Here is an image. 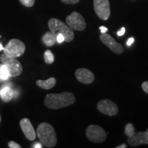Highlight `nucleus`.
<instances>
[{
    "label": "nucleus",
    "instance_id": "1",
    "mask_svg": "<svg viewBox=\"0 0 148 148\" xmlns=\"http://www.w3.org/2000/svg\"><path fill=\"white\" fill-rule=\"evenodd\" d=\"M75 101V97L72 92H63L47 94L44 99V104L48 108L57 110L72 105Z\"/></svg>",
    "mask_w": 148,
    "mask_h": 148
},
{
    "label": "nucleus",
    "instance_id": "2",
    "mask_svg": "<svg viewBox=\"0 0 148 148\" xmlns=\"http://www.w3.org/2000/svg\"><path fill=\"white\" fill-rule=\"evenodd\" d=\"M40 142L46 147L52 148L56 145L57 136L55 130L52 125L46 122H42L38 125L36 130Z\"/></svg>",
    "mask_w": 148,
    "mask_h": 148
},
{
    "label": "nucleus",
    "instance_id": "3",
    "mask_svg": "<svg viewBox=\"0 0 148 148\" xmlns=\"http://www.w3.org/2000/svg\"><path fill=\"white\" fill-rule=\"evenodd\" d=\"M48 27L49 30L55 36L59 34H62L64 37V41L71 42L74 38L73 30L66 23L56 18H51L48 21Z\"/></svg>",
    "mask_w": 148,
    "mask_h": 148
},
{
    "label": "nucleus",
    "instance_id": "4",
    "mask_svg": "<svg viewBox=\"0 0 148 148\" xmlns=\"http://www.w3.org/2000/svg\"><path fill=\"white\" fill-rule=\"evenodd\" d=\"M3 53L11 58L21 56L25 51V45L21 40L13 38L10 40L8 45L3 47Z\"/></svg>",
    "mask_w": 148,
    "mask_h": 148
},
{
    "label": "nucleus",
    "instance_id": "5",
    "mask_svg": "<svg viewBox=\"0 0 148 148\" xmlns=\"http://www.w3.org/2000/svg\"><path fill=\"white\" fill-rule=\"evenodd\" d=\"M0 61L6 66L10 77L18 76L23 72L21 64L15 58H11L3 53L0 56Z\"/></svg>",
    "mask_w": 148,
    "mask_h": 148
},
{
    "label": "nucleus",
    "instance_id": "6",
    "mask_svg": "<svg viewBox=\"0 0 148 148\" xmlns=\"http://www.w3.org/2000/svg\"><path fill=\"white\" fill-rule=\"evenodd\" d=\"M86 137L95 143H103L106 139V133L102 127L97 125H90L86 130Z\"/></svg>",
    "mask_w": 148,
    "mask_h": 148
},
{
    "label": "nucleus",
    "instance_id": "7",
    "mask_svg": "<svg viewBox=\"0 0 148 148\" xmlns=\"http://www.w3.org/2000/svg\"><path fill=\"white\" fill-rule=\"evenodd\" d=\"M66 23L73 30L82 31L86 27V23L84 17L82 14L75 11L66 18Z\"/></svg>",
    "mask_w": 148,
    "mask_h": 148
},
{
    "label": "nucleus",
    "instance_id": "8",
    "mask_svg": "<svg viewBox=\"0 0 148 148\" xmlns=\"http://www.w3.org/2000/svg\"><path fill=\"white\" fill-rule=\"evenodd\" d=\"M93 7L95 13L101 20L106 21L110 15L109 0H94Z\"/></svg>",
    "mask_w": 148,
    "mask_h": 148
},
{
    "label": "nucleus",
    "instance_id": "9",
    "mask_svg": "<svg viewBox=\"0 0 148 148\" xmlns=\"http://www.w3.org/2000/svg\"><path fill=\"white\" fill-rule=\"evenodd\" d=\"M97 108L102 114L110 116L116 115L119 112L116 103L109 99H102L99 101L97 104Z\"/></svg>",
    "mask_w": 148,
    "mask_h": 148
},
{
    "label": "nucleus",
    "instance_id": "10",
    "mask_svg": "<svg viewBox=\"0 0 148 148\" xmlns=\"http://www.w3.org/2000/svg\"><path fill=\"white\" fill-rule=\"evenodd\" d=\"M99 38H100L101 42L116 54H121L124 51L121 44L116 42L113 38V37L111 36L110 34L103 33V34H101Z\"/></svg>",
    "mask_w": 148,
    "mask_h": 148
},
{
    "label": "nucleus",
    "instance_id": "11",
    "mask_svg": "<svg viewBox=\"0 0 148 148\" xmlns=\"http://www.w3.org/2000/svg\"><path fill=\"white\" fill-rule=\"evenodd\" d=\"M75 75L79 82L84 84H89L95 79V75L91 71L86 68H79L75 71Z\"/></svg>",
    "mask_w": 148,
    "mask_h": 148
},
{
    "label": "nucleus",
    "instance_id": "12",
    "mask_svg": "<svg viewBox=\"0 0 148 148\" xmlns=\"http://www.w3.org/2000/svg\"><path fill=\"white\" fill-rule=\"evenodd\" d=\"M19 125L27 140H35L36 136V132H35L34 127H33L32 123L29 119H27V118L22 119L19 122Z\"/></svg>",
    "mask_w": 148,
    "mask_h": 148
},
{
    "label": "nucleus",
    "instance_id": "13",
    "mask_svg": "<svg viewBox=\"0 0 148 148\" xmlns=\"http://www.w3.org/2000/svg\"><path fill=\"white\" fill-rule=\"evenodd\" d=\"M127 142L132 147H137L142 144H148V132L147 131L134 132L132 136L127 138Z\"/></svg>",
    "mask_w": 148,
    "mask_h": 148
},
{
    "label": "nucleus",
    "instance_id": "14",
    "mask_svg": "<svg viewBox=\"0 0 148 148\" xmlns=\"http://www.w3.org/2000/svg\"><path fill=\"white\" fill-rule=\"evenodd\" d=\"M36 84L38 87L43 88V89H51L56 84V79L55 77H50V78L46 79V80H41L38 79L36 81Z\"/></svg>",
    "mask_w": 148,
    "mask_h": 148
},
{
    "label": "nucleus",
    "instance_id": "15",
    "mask_svg": "<svg viewBox=\"0 0 148 148\" xmlns=\"http://www.w3.org/2000/svg\"><path fill=\"white\" fill-rule=\"evenodd\" d=\"M0 97L4 102H9L14 97V92L9 86H4L0 90Z\"/></svg>",
    "mask_w": 148,
    "mask_h": 148
},
{
    "label": "nucleus",
    "instance_id": "16",
    "mask_svg": "<svg viewBox=\"0 0 148 148\" xmlns=\"http://www.w3.org/2000/svg\"><path fill=\"white\" fill-rule=\"evenodd\" d=\"M42 41L46 46L51 47V46L55 45V43L56 42V36H55L52 32H47L42 36Z\"/></svg>",
    "mask_w": 148,
    "mask_h": 148
},
{
    "label": "nucleus",
    "instance_id": "17",
    "mask_svg": "<svg viewBox=\"0 0 148 148\" xmlns=\"http://www.w3.org/2000/svg\"><path fill=\"white\" fill-rule=\"evenodd\" d=\"M10 77L8 69L3 64H0V77L2 80H6Z\"/></svg>",
    "mask_w": 148,
    "mask_h": 148
},
{
    "label": "nucleus",
    "instance_id": "18",
    "mask_svg": "<svg viewBox=\"0 0 148 148\" xmlns=\"http://www.w3.org/2000/svg\"><path fill=\"white\" fill-rule=\"evenodd\" d=\"M44 60L47 64H52L54 62V56L50 50H46L45 51Z\"/></svg>",
    "mask_w": 148,
    "mask_h": 148
},
{
    "label": "nucleus",
    "instance_id": "19",
    "mask_svg": "<svg viewBox=\"0 0 148 148\" xmlns=\"http://www.w3.org/2000/svg\"><path fill=\"white\" fill-rule=\"evenodd\" d=\"M135 132L134 131V127L132 123H129L125 125V134H126L127 137H130L131 136H132Z\"/></svg>",
    "mask_w": 148,
    "mask_h": 148
},
{
    "label": "nucleus",
    "instance_id": "20",
    "mask_svg": "<svg viewBox=\"0 0 148 148\" xmlns=\"http://www.w3.org/2000/svg\"><path fill=\"white\" fill-rule=\"evenodd\" d=\"M20 3L25 7H32L34 5L35 3V0H19Z\"/></svg>",
    "mask_w": 148,
    "mask_h": 148
},
{
    "label": "nucleus",
    "instance_id": "21",
    "mask_svg": "<svg viewBox=\"0 0 148 148\" xmlns=\"http://www.w3.org/2000/svg\"><path fill=\"white\" fill-rule=\"evenodd\" d=\"M8 147L10 148H21V146L19 144L16 143V142L13 141V140H10L8 143Z\"/></svg>",
    "mask_w": 148,
    "mask_h": 148
},
{
    "label": "nucleus",
    "instance_id": "22",
    "mask_svg": "<svg viewBox=\"0 0 148 148\" xmlns=\"http://www.w3.org/2000/svg\"><path fill=\"white\" fill-rule=\"evenodd\" d=\"M62 3L66 4H75L79 1V0H60Z\"/></svg>",
    "mask_w": 148,
    "mask_h": 148
},
{
    "label": "nucleus",
    "instance_id": "23",
    "mask_svg": "<svg viewBox=\"0 0 148 148\" xmlns=\"http://www.w3.org/2000/svg\"><path fill=\"white\" fill-rule=\"evenodd\" d=\"M56 40L58 43H62L64 41V37L62 34H59L56 36Z\"/></svg>",
    "mask_w": 148,
    "mask_h": 148
},
{
    "label": "nucleus",
    "instance_id": "24",
    "mask_svg": "<svg viewBox=\"0 0 148 148\" xmlns=\"http://www.w3.org/2000/svg\"><path fill=\"white\" fill-rule=\"evenodd\" d=\"M142 88L146 93L148 94V82H144L142 84Z\"/></svg>",
    "mask_w": 148,
    "mask_h": 148
},
{
    "label": "nucleus",
    "instance_id": "25",
    "mask_svg": "<svg viewBox=\"0 0 148 148\" xmlns=\"http://www.w3.org/2000/svg\"><path fill=\"white\" fill-rule=\"evenodd\" d=\"M125 27H122V28H121V29H120L119 31H118L116 34H117V35H118V36H123V35L125 34Z\"/></svg>",
    "mask_w": 148,
    "mask_h": 148
},
{
    "label": "nucleus",
    "instance_id": "26",
    "mask_svg": "<svg viewBox=\"0 0 148 148\" xmlns=\"http://www.w3.org/2000/svg\"><path fill=\"white\" fill-rule=\"evenodd\" d=\"M134 38H133V37H131V38H130L129 39L127 40V42H126L127 45L130 46L133 43V42H134Z\"/></svg>",
    "mask_w": 148,
    "mask_h": 148
},
{
    "label": "nucleus",
    "instance_id": "27",
    "mask_svg": "<svg viewBox=\"0 0 148 148\" xmlns=\"http://www.w3.org/2000/svg\"><path fill=\"white\" fill-rule=\"evenodd\" d=\"M99 29H100L101 34H103V33H106L108 31V28L104 26H100L99 27Z\"/></svg>",
    "mask_w": 148,
    "mask_h": 148
},
{
    "label": "nucleus",
    "instance_id": "28",
    "mask_svg": "<svg viewBox=\"0 0 148 148\" xmlns=\"http://www.w3.org/2000/svg\"><path fill=\"white\" fill-rule=\"evenodd\" d=\"M32 147L34 148H41L42 147V145L41 144V143H36L33 145Z\"/></svg>",
    "mask_w": 148,
    "mask_h": 148
},
{
    "label": "nucleus",
    "instance_id": "29",
    "mask_svg": "<svg viewBox=\"0 0 148 148\" xmlns=\"http://www.w3.org/2000/svg\"><path fill=\"white\" fill-rule=\"evenodd\" d=\"M127 147V145H126V144H122V145H119V146H117V147H116V148H126Z\"/></svg>",
    "mask_w": 148,
    "mask_h": 148
},
{
    "label": "nucleus",
    "instance_id": "30",
    "mask_svg": "<svg viewBox=\"0 0 148 148\" xmlns=\"http://www.w3.org/2000/svg\"><path fill=\"white\" fill-rule=\"evenodd\" d=\"M2 49H3V47L2 46V45H1V44L0 43V51L2 50Z\"/></svg>",
    "mask_w": 148,
    "mask_h": 148
},
{
    "label": "nucleus",
    "instance_id": "31",
    "mask_svg": "<svg viewBox=\"0 0 148 148\" xmlns=\"http://www.w3.org/2000/svg\"><path fill=\"white\" fill-rule=\"evenodd\" d=\"M1 121V115H0V122Z\"/></svg>",
    "mask_w": 148,
    "mask_h": 148
},
{
    "label": "nucleus",
    "instance_id": "32",
    "mask_svg": "<svg viewBox=\"0 0 148 148\" xmlns=\"http://www.w3.org/2000/svg\"><path fill=\"white\" fill-rule=\"evenodd\" d=\"M147 132H148V128H147Z\"/></svg>",
    "mask_w": 148,
    "mask_h": 148
},
{
    "label": "nucleus",
    "instance_id": "33",
    "mask_svg": "<svg viewBox=\"0 0 148 148\" xmlns=\"http://www.w3.org/2000/svg\"><path fill=\"white\" fill-rule=\"evenodd\" d=\"M0 79H1V77H0Z\"/></svg>",
    "mask_w": 148,
    "mask_h": 148
}]
</instances>
